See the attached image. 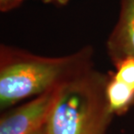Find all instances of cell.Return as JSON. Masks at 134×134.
<instances>
[{
    "label": "cell",
    "mask_w": 134,
    "mask_h": 134,
    "mask_svg": "<svg viewBox=\"0 0 134 134\" xmlns=\"http://www.w3.org/2000/svg\"><path fill=\"white\" fill-rule=\"evenodd\" d=\"M105 95L111 113L125 111L134 102V90L114 77L107 82Z\"/></svg>",
    "instance_id": "5b68a950"
},
{
    "label": "cell",
    "mask_w": 134,
    "mask_h": 134,
    "mask_svg": "<svg viewBox=\"0 0 134 134\" xmlns=\"http://www.w3.org/2000/svg\"><path fill=\"white\" fill-rule=\"evenodd\" d=\"M52 1L57 2L58 4H65L68 3L69 0H52Z\"/></svg>",
    "instance_id": "9c48e42d"
},
{
    "label": "cell",
    "mask_w": 134,
    "mask_h": 134,
    "mask_svg": "<svg viewBox=\"0 0 134 134\" xmlns=\"http://www.w3.org/2000/svg\"><path fill=\"white\" fill-rule=\"evenodd\" d=\"M33 134H47V132H46V125L44 126L43 128H41L39 131H37V132H35Z\"/></svg>",
    "instance_id": "ba28073f"
},
{
    "label": "cell",
    "mask_w": 134,
    "mask_h": 134,
    "mask_svg": "<svg viewBox=\"0 0 134 134\" xmlns=\"http://www.w3.org/2000/svg\"><path fill=\"white\" fill-rule=\"evenodd\" d=\"M117 71L113 77L134 90V58H126L116 64Z\"/></svg>",
    "instance_id": "8992f818"
},
{
    "label": "cell",
    "mask_w": 134,
    "mask_h": 134,
    "mask_svg": "<svg viewBox=\"0 0 134 134\" xmlns=\"http://www.w3.org/2000/svg\"><path fill=\"white\" fill-rule=\"evenodd\" d=\"M0 106L12 105L47 91L85 71L87 52L61 58H44L2 50Z\"/></svg>",
    "instance_id": "6da1fadb"
},
{
    "label": "cell",
    "mask_w": 134,
    "mask_h": 134,
    "mask_svg": "<svg viewBox=\"0 0 134 134\" xmlns=\"http://www.w3.org/2000/svg\"><path fill=\"white\" fill-rule=\"evenodd\" d=\"M104 77L87 71L62 84L46 123L47 134H103L110 114Z\"/></svg>",
    "instance_id": "7a4b0ae2"
},
{
    "label": "cell",
    "mask_w": 134,
    "mask_h": 134,
    "mask_svg": "<svg viewBox=\"0 0 134 134\" xmlns=\"http://www.w3.org/2000/svg\"><path fill=\"white\" fill-rule=\"evenodd\" d=\"M22 0H0V6L2 10H6L12 9V7L16 6L18 3Z\"/></svg>",
    "instance_id": "52a82bcc"
},
{
    "label": "cell",
    "mask_w": 134,
    "mask_h": 134,
    "mask_svg": "<svg viewBox=\"0 0 134 134\" xmlns=\"http://www.w3.org/2000/svg\"><path fill=\"white\" fill-rule=\"evenodd\" d=\"M60 85L38 95V98L2 118L0 134H33L45 126Z\"/></svg>",
    "instance_id": "3957f363"
},
{
    "label": "cell",
    "mask_w": 134,
    "mask_h": 134,
    "mask_svg": "<svg viewBox=\"0 0 134 134\" xmlns=\"http://www.w3.org/2000/svg\"><path fill=\"white\" fill-rule=\"evenodd\" d=\"M115 65L126 58H134V0H122L119 21L107 42Z\"/></svg>",
    "instance_id": "277c9868"
}]
</instances>
